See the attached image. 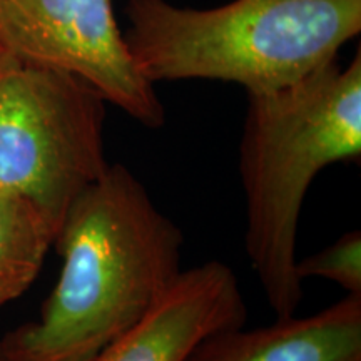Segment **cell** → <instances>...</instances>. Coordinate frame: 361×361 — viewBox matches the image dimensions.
<instances>
[{
    "label": "cell",
    "instance_id": "1",
    "mask_svg": "<svg viewBox=\"0 0 361 361\" xmlns=\"http://www.w3.org/2000/svg\"><path fill=\"white\" fill-rule=\"evenodd\" d=\"M54 246L62 268L35 322L0 340L7 361H89L183 273L184 236L123 164L72 202Z\"/></svg>",
    "mask_w": 361,
    "mask_h": 361
},
{
    "label": "cell",
    "instance_id": "2",
    "mask_svg": "<svg viewBox=\"0 0 361 361\" xmlns=\"http://www.w3.org/2000/svg\"><path fill=\"white\" fill-rule=\"evenodd\" d=\"M361 156V52L269 92L247 94L239 144L245 250L276 318L296 313L301 209L316 176Z\"/></svg>",
    "mask_w": 361,
    "mask_h": 361
},
{
    "label": "cell",
    "instance_id": "3",
    "mask_svg": "<svg viewBox=\"0 0 361 361\" xmlns=\"http://www.w3.org/2000/svg\"><path fill=\"white\" fill-rule=\"evenodd\" d=\"M126 44L149 82L206 79L246 94L295 84L361 30V0H233L216 8L128 0Z\"/></svg>",
    "mask_w": 361,
    "mask_h": 361
},
{
    "label": "cell",
    "instance_id": "4",
    "mask_svg": "<svg viewBox=\"0 0 361 361\" xmlns=\"http://www.w3.org/2000/svg\"><path fill=\"white\" fill-rule=\"evenodd\" d=\"M106 99L64 71L0 49V191L61 226L106 173Z\"/></svg>",
    "mask_w": 361,
    "mask_h": 361
},
{
    "label": "cell",
    "instance_id": "5",
    "mask_svg": "<svg viewBox=\"0 0 361 361\" xmlns=\"http://www.w3.org/2000/svg\"><path fill=\"white\" fill-rule=\"evenodd\" d=\"M0 49L82 79L149 129L166 123L154 84L130 56L112 0H0Z\"/></svg>",
    "mask_w": 361,
    "mask_h": 361
},
{
    "label": "cell",
    "instance_id": "6",
    "mask_svg": "<svg viewBox=\"0 0 361 361\" xmlns=\"http://www.w3.org/2000/svg\"><path fill=\"white\" fill-rule=\"evenodd\" d=\"M246 318L236 273L207 261L183 269L139 322L89 361H188L206 338L243 326Z\"/></svg>",
    "mask_w": 361,
    "mask_h": 361
},
{
    "label": "cell",
    "instance_id": "7",
    "mask_svg": "<svg viewBox=\"0 0 361 361\" xmlns=\"http://www.w3.org/2000/svg\"><path fill=\"white\" fill-rule=\"evenodd\" d=\"M188 361H361V296L346 295L303 318L216 333Z\"/></svg>",
    "mask_w": 361,
    "mask_h": 361
},
{
    "label": "cell",
    "instance_id": "8",
    "mask_svg": "<svg viewBox=\"0 0 361 361\" xmlns=\"http://www.w3.org/2000/svg\"><path fill=\"white\" fill-rule=\"evenodd\" d=\"M56 229L29 201L0 191V308L37 278Z\"/></svg>",
    "mask_w": 361,
    "mask_h": 361
},
{
    "label": "cell",
    "instance_id": "9",
    "mask_svg": "<svg viewBox=\"0 0 361 361\" xmlns=\"http://www.w3.org/2000/svg\"><path fill=\"white\" fill-rule=\"evenodd\" d=\"M296 273L301 281L322 278L338 284L346 295L361 296V233L343 234L333 245L306 258H298Z\"/></svg>",
    "mask_w": 361,
    "mask_h": 361
},
{
    "label": "cell",
    "instance_id": "10",
    "mask_svg": "<svg viewBox=\"0 0 361 361\" xmlns=\"http://www.w3.org/2000/svg\"><path fill=\"white\" fill-rule=\"evenodd\" d=\"M0 361H7V360H4V358H2V356H0Z\"/></svg>",
    "mask_w": 361,
    "mask_h": 361
}]
</instances>
